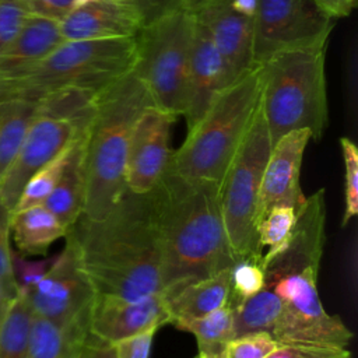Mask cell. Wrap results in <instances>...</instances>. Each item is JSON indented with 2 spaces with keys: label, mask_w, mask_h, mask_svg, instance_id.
<instances>
[{
  "label": "cell",
  "mask_w": 358,
  "mask_h": 358,
  "mask_svg": "<svg viewBox=\"0 0 358 358\" xmlns=\"http://www.w3.org/2000/svg\"><path fill=\"white\" fill-rule=\"evenodd\" d=\"M229 84L220 53L207 29L196 20L183 112L187 129L203 116L214 98Z\"/></svg>",
  "instance_id": "18"
},
{
  "label": "cell",
  "mask_w": 358,
  "mask_h": 358,
  "mask_svg": "<svg viewBox=\"0 0 358 358\" xmlns=\"http://www.w3.org/2000/svg\"><path fill=\"white\" fill-rule=\"evenodd\" d=\"M64 238L95 294L137 299L162 291L151 192L126 189L105 217H80Z\"/></svg>",
  "instance_id": "2"
},
{
  "label": "cell",
  "mask_w": 358,
  "mask_h": 358,
  "mask_svg": "<svg viewBox=\"0 0 358 358\" xmlns=\"http://www.w3.org/2000/svg\"><path fill=\"white\" fill-rule=\"evenodd\" d=\"M85 337L34 315L28 358H78Z\"/></svg>",
  "instance_id": "26"
},
{
  "label": "cell",
  "mask_w": 358,
  "mask_h": 358,
  "mask_svg": "<svg viewBox=\"0 0 358 358\" xmlns=\"http://www.w3.org/2000/svg\"><path fill=\"white\" fill-rule=\"evenodd\" d=\"M11 210L0 199V285L6 295L13 299L18 294V285L13 270V252L10 249Z\"/></svg>",
  "instance_id": "32"
},
{
  "label": "cell",
  "mask_w": 358,
  "mask_h": 358,
  "mask_svg": "<svg viewBox=\"0 0 358 358\" xmlns=\"http://www.w3.org/2000/svg\"><path fill=\"white\" fill-rule=\"evenodd\" d=\"M129 1H131L138 10L144 25L151 24L152 21L169 13L182 10L180 0H129Z\"/></svg>",
  "instance_id": "38"
},
{
  "label": "cell",
  "mask_w": 358,
  "mask_h": 358,
  "mask_svg": "<svg viewBox=\"0 0 358 358\" xmlns=\"http://www.w3.org/2000/svg\"><path fill=\"white\" fill-rule=\"evenodd\" d=\"M78 358H116L112 344L105 343L91 334L81 344Z\"/></svg>",
  "instance_id": "39"
},
{
  "label": "cell",
  "mask_w": 358,
  "mask_h": 358,
  "mask_svg": "<svg viewBox=\"0 0 358 358\" xmlns=\"http://www.w3.org/2000/svg\"><path fill=\"white\" fill-rule=\"evenodd\" d=\"M64 42L57 20L29 14L14 39L0 52V77L24 71Z\"/></svg>",
  "instance_id": "19"
},
{
  "label": "cell",
  "mask_w": 358,
  "mask_h": 358,
  "mask_svg": "<svg viewBox=\"0 0 358 358\" xmlns=\"http://www.w3.org/2000/svg\"><path fill=\"white\" fill-rule=\"evenodd\" d=\"M24 292L35 316L80 337L88 336L90 309L95 291L67 243L63 252L53 257L42 278Z\"/></svg>",
  "instance_id": "11"
},
{
  "label": "cell",
  "mask_w": 358,
  "mask_h": 358,
  "mask_svg": "<svg viewBox=\"0 0 358 358\" xmlns=\"http://www.w3.org/2000/svg\"><path fill=\"white\" fill-rule=\"evenodd\" d=\"M267 358H351V352L347 347L285 343L278 344Z\"/></svg>",
  "instance_id": "33"
},
{
  "label": "cell",
  "mask_w": 358,
  "mask_h": 358,
  "mask_svg": "<svg viewBox=\"0 0 358 358\" xmlns=\"http://www.w3.org/2000/svg\"><path fill=\"white\" fill-rule=\"evenodd\" d=\"M278 343L267 331H255L238 336L225 348L224 358H267Z\"/></svg>",
  "instance_id": "31"
},
{
  "label": "cell",
  "mask_w": 358,
  "mask_h": 358,
  "mask_svg": "<svg viewBox=\"0 0 358 358\" xmlns=\"http://www.w3.org/2000/svg\"><path fill=\"white\" fill-rule=\"evenodd\" d=\"M231 267L213 275L164 289L169 324L197 319L228 303Z\"/></svg>",
  "instance_id": "20"
},
{
  "label": "cell",
  "mask_w": 358,
  "mask_h": 358,
  "mask_svg": "<svg viewBox=\"0 0 358 358\" xmlns=\"http://www.w3.org/2000/svg\"><path fill=\"white\" fill-rule=\"evenodd\" d=\"M152 105L134 70L99 91L83 131L85 179L81 217H105L126 192L124 168L130 137L140 115Z\"/></svg>",
  "instance_id": "4"
},
{
  "label": "cell",
  "mask_w": 358,
  "mask_h": 358,
  "mask_svg": "<svg viewBox=\"0 0 358 358\" xmlns=\"http://www.w3.org/2000/svg\"><path fill=\"white\" fill-rule=\"evenodd\" d=\"M162 291L234 264L220 206V183L165 172L151 190Z\"/></svg>",
  "instance_id": "3"
},
{
  "label": "cell",
  "mask_w": 358,
  "mask_h": 358,
  "mask_svg": "<svg viewBox=\"0 0 358 358\" xmlns=\"http://www.w3.org/2000/svg\"><path fill=\"white\" fill-rule=\"evenodd\" d=\"M64 41L133 38L143 28V18L129 0H92L60 21Z\"/></svg>",
  "instance_id": "17"
},
{
  "label": "cell",
  "mask_w": 358,
  "mask_h": 358,
  "mask_svg": "<svg viewBox=\"0 0 358 358\" xmlns=\"http://www.w3.org/2000/svg\"><path fill=\"white\" fill-rule=\"evenodd\" d=\"M168 323L169 313L162 291L137 299L95 294L90 309L88 334L113 344Z\"/></svg>",
  "instance_id": "14"
},
{
  "label": "cell",
  "mask_w": 358,
  "mask_h": 358,
  "mask_svg": "<svg viewBox=\"0 0 358 358\" xmlns=\"http://www.w3.org/2000/svg\"><path fill=\"white\" fill-rule=\"evenodd\" d=\"M10 301H11V299L6 295L4 289H3L1 285H0V324H1L3 319H4V315H6V312H7V308H8Z\"/></svg>",
  "instance_id": "43"
},
{
  "label": "cell",
  "mask_w": 358,
  "mask_h": 358,
  "mask_svg": "<svg viewBox=\"0 0 358 358\" xmlns=\"http://www.w3.org/2000/svg\"><path fill=\"white\" fill-rule=\"evenodd\" d=\"M309 140H312L310 131L301 129L284 134L271 145L262 176L259 222L275 206H288L298 210L303 204L306 197L299 185V175Z\"/></svg>",
  "instance_id": "15"
},
{
  "label": "cell",
  "mask_w": 358,
  "mask_h": 358,
  "mask_svg": "<svg viewBox=\"0 0 358 358\" xmlns=\"http://www.w3.org/2000/svg\"><path fill=\"white\" fill-rule=\"evenodd\" d=\"M90 1H92V0H78V7L83 6V4H85V3H90Z\"/></svg>",
  "instance_id": "45"
},
{
  "label": "cell",
  "mask_w": 358,
  "mask_h": 358,
  "mask_svg": "<svg viewBox=\"0 0 358 358\" xmlns=\"http://www.w3.org/2000/svg\"><path fill=\"white\" fill-rule=\"evenodd\" d=\"M29 14L60 21L71 10L78 7V0H20Z\"/></svg>",
  "instance_id": "37"
},
{
  "label": "cell",
  "mask_w": 358,
  "mask_h": 358,
  "mask_svg": "<svg viewBox=\"0 0 358 358\" xmlns=\"http://www.w3.org/2000/svg\"><path fill=\"white\" fill-rule=\"evenodd\" d=\"M81 137L83 133L71 147L69 161L59 182L43 201V206L56 215V218L67 228V231L81 217L84 207L85 179Z\"/></svg>",
  "instance_id": "22"
},
{
  "label": "cell",
  "mask_w": 358,
  "mask_h": 358,
  "mask_svg": "<svg viewBox=\"0 0 358 358\" xmlns=\"http://www.w3.org/2000/svg\"><path fill=\"white\" fill-rule=\"evenodd\" d=\"M324 225V189H319L298 208L284 246L273 255H263V288L232 308L235 337L267 331L278 344L348 345L351 330L338 316L326 312L317 291Z\"/></svg>",
  "instance_id": "1"
},
{
  "label": "cell",
  "mask_w": 358,
  "mask_h": 358,
  "mask_svg": "<svg viewBox=\"0 0 358 358\" xmlns=\"http://www.w3.org/2000/svg\"><path fill=\"white\" fill-rule=\"evenodd\" d=\"M66 234L67 228L43 204L11 213L10 235L21 255H45L49 246Z\"/></svg>",
  "instance_id": "21"
},
{
  "label": "cell",
  "mask_w": 358,
  "mask_h": 358,
  "mask_svg": "<svg viewBox=\"0 0 358 358\" xmlns=\"http://www.w3.org/2000/svg\"><path fill=\"white\" fill-rule=\"evenodd\" d=\"M228 1L235 11L248 17H255L257 0H228Z\"/></svg>",
  "instance_id": "41"
},
{
  "label": "cell",
  "mask_w": 358,
  "mask_h": 358,
  "mask_svg": "<svg viewBox=\"0 0 358 358\" xmlns=\"http://www.w3.org/2000/svg\"><path fill=\"white\" fill-rule=\"evenodd\" d=\"M271 140L260 108L250 122L221 183L220 206L228 245L236 260L262 262L257 239L259 197Z\"/></svg>",
  "instance_id": "8"
},
{
  "label": "cell",
  "mask_w": 358,
  "mask_h": 358,
  "mask_svg": "<svg viewBox=\"0 0 358 358\" xmlns=\"http://www.w3.org/2000/svg\"><path fill=\"white\" fill-rule=\"evenodd\" d=\"M326 46L294 50L257 64L260 108L271 144L292 131L306 129L320 140L327 126Z\"/></svg>",
  "instance_id": "7"
},
{
  "label": "cell",
  "mask_w": 358,
  "mask_h": 358,
  "mask_svg": "<svg viewBox=\"0 0 358 358\" xmlns=\"http://www.w3.org/2000/svg\"><path fill=\"white\" fill-rule=\"evenodd\" d=\"M29 11L20 0H0V52L20 32Z\"/></svg>",
  "instance_id": "34"
},
{
  "label": "cell",
  "mask_w": 358,
  "mask_h": 358,
  "mask_svg": "<svg viewBox=\"0 0 358 358\" xmlns=\"http://www.w3.org/2000/svg\"><path fill=\"white\" fill-rule=\"evenodd\" d=\"M260 73L253 70L225 87L172 151L168 172L221 183L260 103Z\"/></svg>",
  "instance_id": "6"
},
{
  "label": "cell",
  "mask_w": 358,
  "mask_h": 358,
  "mask_svg": "<svg viewBox=\"0 0 358 358\" xmlns=\"http://www.w3.org/2000/svg\"><path fill=\"white\" fill-rule=\"evenodd\" d=\"M319 8L334 20L350 15L355 7V0H312Z\"/></svg>",
  "instance_id": "40"
},
{
  "label": "cell",
  "mask_w": 358,
  "mask_h": 358,
  "mask_svg": "<svg viewBox=\"0 0 358 358\" xmlns=\"http://www.w3.org/2000/svg\"><path fill=\"white\" fill-rule=\"evenodd\" d=\"M213 1L214 0H180V6H182V10L192 14H197L200 10H203Z\"/></svg>",
  "instance_id": "42"
},
{
  "label": "cell",
  "mask_w": 358,
  "mask_h": 358,
  "mask_svg": "<svg viewBox=\"0 0 358 358\" xmlns=\"http://www.w3.org/2000/svg\"><path fill=\"white\" fill-rule=\"evenodd\" d=\"M39 112L41 101L0 99V179L17 155Z\"/></svg>",
  "instance_id": "23"
},
{
  "label": "cell",
  "mask_w": 358,
  "mask_h": 358,
  "mask_svg": "<svg viewBox=\"0 0 358 358\" xmlns=\"http://www.w3.org/2000/svg\"><path fill=\"white\" fill-rule=\"evenodd\" d=\"M296 211L294 207L275 206L264 214L257 225L259 245L262 249L268 248L263 255H273L284 246L295 225Z\"/></svg>",
  "instance_id": "28"
},
{
  "label": "cell",
  "mask_w": 358,
  "mask_h": 358,
  "mask_svg": "<svg viewBox=\"0 0 358 358\" xmlns=\"http://www.w3.org/2000/svg\"><path fill=\"white\" fill-rule=\"evenodd\" d=\"M334 18L312 0H257L253 17L255 66L275 55L324 48Z\"/></svg>",
  "instance_id": "10"
},
{
  "label": "cell",
  "mask_w": 358,
  "mask_h": 358,
  "mask_svg": "<svg viewBox=\"0 0 358 358\" xmlns=\"http://www.w3.org/2000/svg\"><path fill=\"white\" fill-rule=\"evenodd\" d=\"M88 120L42 110L32 122L17 155L0 179V199L13 211L27 182L64 152L83 133Z\"/></svg>",
  "instance_id": "12"
},
{
  "label": "cell",
  "mask_w": 358,
  "mask_h": 358,
  "mask_svg": "<svg viewBox=\"0 0 358 358\" xmlns=\"http://www.w3.org/2000/svg\"><path fill=\"white\" fill-rule=\"evenodd\" d=\"M73 144L64 152H62L59 157H56L53 161H50L42 169H39L27 182V185L24 186V189H22V192L18 197V201L15 203V206L13 208V211L24 210L27 207L36 206V204H43V201L50 194V192L53 190V187L56 186V183L59 182V179L63 173V169H64V166L69 161Z\"/></svg>",
  "instance_id": "27"
},
{
  "label": "cell",
  "mask_w": 358,
  "mask_h": 358,
  "mask_svg": "<svg viewBox=\"0 0 358 358\" xmlns=\"http://www.w3.org/2000/svg\"><path fill=\"white\" fill-rule=\"evenodd\" d=\"M14 277L18 285V291H28L32 285H35L42 275L46 273L49 266L53 262L52 259L41 260V262H27L20 256H11Z\"/></svg>",
  "instance_id": "35"
},
{
  "label": "cell",
  "mask_w": 358,
  "mask_h": 358,
  "mask_svg": "<svg viewBox=\"0 0 358 358\" xmlns=\"http://www.w3.org/2000/svg\"><path fill=\"white\" fill-rule=\"evenodd\" d=\"M220 53L229 83L253 70V17L235 11L228 0H214L194 14Z\"/></svg>",
  "instance_id": "16"
},
{
  "label": "cell",
  "mask_w": 358,
  "mask_h": 358,
  "mask_svg": "<svg viewBox=\"0 0 358 358\" xmlns=\"http://www.w3.org/2000/svg\"><path fill=\"white\" fill-rule=\"evenodd\" d=\"M344 159V197L345 207L341 227H345L358 214V150L348 137L340 138Z\"/></svg>",
  "instance_id": "30"
},
{
  "label": "cell",
  "mask_w": 358,
  "mask_h": 358,
  "mask_svg": "<svg viewBox=\"0 0 358 358\" xmlns=\"http://www.w3.org/2000/svg\"><path fill=\"white\" fill-rule=\"evenodd\" d=\"M194 358H214V357H208V355H204V354H200V352H199Z\"/></svg>",
  "instance_id": "44"
},
{
  "label": "cell",
  "mask_w": 358,
  "mask_h": 358,
  "mask_svg": "<svg viewBox=\"0 0 358 358\" xmlns=\"http://www.w3.org/2000/svg\"><path fill=\"white\" fill-rule=\"evenodd\" d=\"M264 285V270L262 262L236 260L231 266L228 303L235 308L245 299L256 295Z\"/></svg>",
  "instance_id": "29"
},
{
  "label": "cell",
  "mask_w": 358,
  "mask_h": 358,
  "mask_svg": "<svg viewBox=\"0 0 358 358\" xmlns=\"http://www.w3.org/2000/svg\"><path fill=\"white\" fill-rule=\"evenodd\" d=\"M136 60V36L64 41L24 71L0 77V99L41 101L70 87L101 91L130 73Z\"/></svg>",
  "instance_id": "5"
},
{
  "label": "cell",
  "mask_w": 358,
  "mask_h": 358,
  "mask_svg": "<svg viewBox=\"0 0 358 358\" xmlns=\"http://www.w3.org/2000/svg\"><path fill=\"white\" fill-rule=\"evenodd\" d=\"M176 117L148 106L133 129L124 168L126 187L134 193L151 192L168 169L172 155L171 129Z\"/></svg>",
  "instance_id": "13"
},
{
  "label": "cell",
  "mask_w": 358,
  "mask_h": 358,
  "mask_svg": "<svg viewBox=\"0 0 358 358\" xmlns=\"http://www.w3.org/2000/svg\"><path fill=\"white\" fill-rule=\"evenodd\" d=\"M158 329H150L140 334L113 343L116 358H150L151 344Z\"/></svg>",
  "instance_id": "36"
},
{
  "label": "cell",
  "mask_w": 358,
  "mask_h": 358,
  "mask_svg": "<svg viewBox=\"0 0 358 358\" xmlns=\"http://www.w3.org/2000/svg\"><path fill=\"white\" fill-rule=\"evenodd\" d=\"M34 312L24 291L10 301L0 324V358H28Z\"/></svg>",
  "instance_id": "25"
},
{
  "label": "cell",
  "mask_w": 358,
  "mask_h": 358,
  "mask_svg": "<svg viewBox=\"0 0 358 358\" xmlns=\"http://www.w3.org/2000/svg\"><path fill=\"white\" fill-rule=\"evenodd\" d=\"M194 27V14L176 10L144 25L136 35L133 70L144 83L152 105L175 117L185 112Z\"/></svg>",
  "instance_id": "9"
},
{
  "label": "cell",
  "mask_w": 358,
  "mask_h": 358,
  "mask_svg": "<svg viewBox=\"0 0 358 358\" xmlns=\"http://www.w3.org/2000/svg\"><path fill=\"white\" fill-rule=\"evenodd\" d=\"M173 326L192 333L196 337L199 352L214 358H224L228 343L235 338L234 310L229 305H224L208 315L183 320Z\"/></svg>",
  "instance_id": "24"
}]
</instances>
